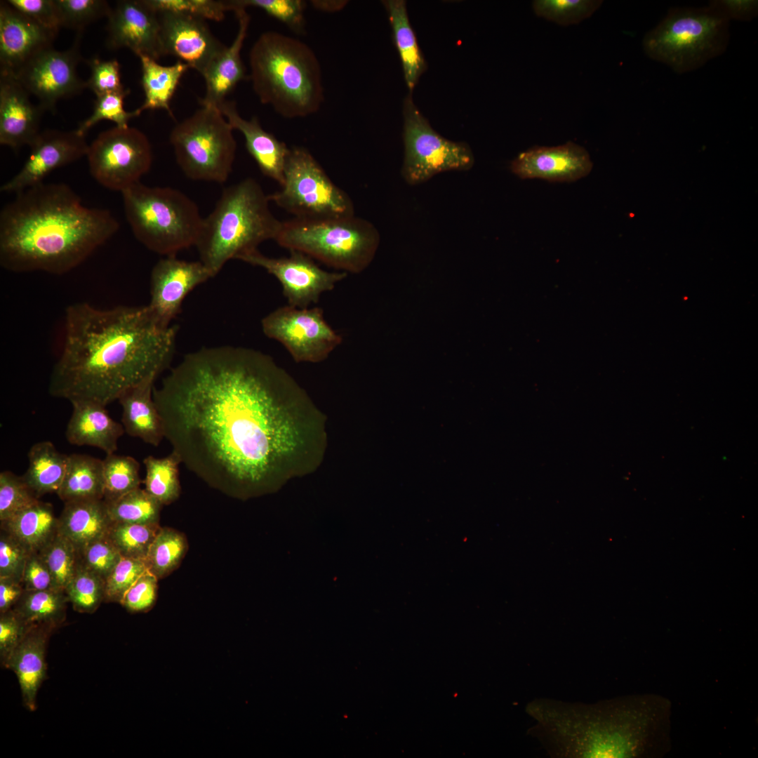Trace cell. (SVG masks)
<instances>
[{
  "label": "cell",
  "mask_w": 758,
  "mask_h": 758,
  "mask_svg": "<svg viewBox=\"0 0 758 758\" xmlns=\"http://www.w3.org/2000/svg\"><path fill=\"white\" fill-rule=\"evenodd\" d=\"M165 439L185 467L248 498L315 472L326 418L270 355L243 347L186 354L154 387Z\"/></svg>",
  "instance_id": "6da1fadb"
},
{
  "label": "cell",
  "mask_w": 758,
  "mask_h": 758,
  "mask_svg": "<svg viewBox=\"0 0 758 758\" xmlns=\"http://www.w3.org/2000/svg\"><path fill=\"white\" fill-rule=\"evenodd\" d=\"M62 347L48 392L105 406L170 365L177 327H164L147 305L98 308L87 302L67 307Z\"/></svg>",
  "instance_id": "7a4b0ae2"
},
{
  "label": "cell",
  "mask_w": 758,
  "mask_h": 758,
  "mask_svg": "<svg viewBox=\"0 0 758 758\" xmlns=\"http://www.w3.org/2000/svg\"><path fill=\"white\" fill-rule=\"evenodd\" d=\"M119 224L90 208L64 183L44 182L17 194L0 213V265L17 273L63 274L112 238Z\"/></svg>",
  "instance_id": "3957f363"
},
{
  "label": "cell",
  "mask_w": 758,
  "mask_h": 758,
  "mask_svg": "<svg viewBox=\"0 0 758 758\" xmlns=\"http://www.w3.org/2000/svg\"><path fill=\"white\" fill-rule=\"evenodd\" d=\"M527 733L554 758L659 755L669 740L670 703L654 696H627L595 703L535 698Z\"/></svg>",
  "instance_id": "277c9868"
},
{
  "label": "cell",
  "mask_w": 758,
  "mask_h": 758,
  "mask_svg": "<svg viewBox=\"0 0 758 758\" xmlns=\"http://www.w3.org/2000/svg\"><path fill=\"white\" fill-rule=\"evenodd\" d=\"M249 79L261 103L287 119L317 112L324 101L322 74L314 51L275 31L261 34L249 53Z\"/></svg>",
  "instance_id": "5b68a950"
},
{
  "label": "cell",
  "mask_w": 758,
  "mask_h": 758,
  "mask_svg": "<svg viewBox=\"0 0 758 758\" xmlns=\"http://www.w3.org/2000/svg\"><path fill=\"white\" fill-rule=\"evenodd\" d=\"M260 184L248 178L225 187L213 211L203 219L196 244L200 261L215 276L225 264L275 240L282 222L272 214Z\"/></svg>",
  "instance_id": "8992f818"
},
{
  "label": "cell",
  "mask_w": 758,
  "mask_h": 758,
  "mask_svg": "<svg viewBox=\"0 0 758 758\" xmlns=\"http://www.w3.org/2000/svg\"><path fill=\"white\" fill-rule=\"evenodd\" d=\"M133 235L149 250L165 256L196 246L203 219L196 203L181 191L140 182L121 192Z\"/></svg>",
  "instance_id": "52a82bcc"
},
{
  "label": "cell",
  "mask_w": 758,
  "mask_h": 758,
  "mask_svg": "<svg viewBox=\"0 0 758 758\" xmlns=\"http://www.w3.org/2000/svg\"><path fill=\"white\" fill-rule=\"evenodd\" d=\"M729 22L715 8L677 7L648 32L644 53L675 72L696 70L722 55L730 39Z\"/></svg>",
  "instance_id": "ba28073f"
},
{
  "label": "cell",
  "mask_w": 758,
  "mask_h": 758,
  "mask_svg": "<svg viewBox=\"0 0 758 758\" xmlns=\"http://www.w3.org/2000/svg\"><path fill=\"white\" fill-rule=\"evenodd\" d=\"M380 234L369 221L355 215L326 220L293 218L282 222L275 241L346 273H360L372 262Z\"/></svg>",
  "instance_id": "9c48e42d"
},
{
  "label": "cell",
  "mask_w": 758,
  "mask_h": 758,
  "mask_svg": "<svg viewBox=\"0 0 758 758\" xmlns=\"http://www.w3.org/2000/svg\"><path fill=\"white\" fill-rule=\"evenodd\" d=\"M233 130L220 109L212 107L202 106L178 123L170 142L185 175L194 180L225 182L237 149Z\"/></svg>",
  "instance_id": "30bf717a"
},
{
  "label": "cell",
  "mask_w": 758,
  "mask_h": 758,
  "mask_svg": "<svg viewBox=\"0 0 758 758\" xmlns=\"http://www.w3.org/2000/svg\"><path fill=\"white\" fill-rule=\"evenodd\" d=\"M280 190L270 201L300 220H326L354 215L350 196L329 178L321 165L303 147L290 149Z\"/></svg>",
  "instance_id": "8fae6325"
},
{
  "label": "cell",
  "mask_w": 758,
  "mask_h": 758,
  "mask_svg": "<svg viewBox=\"0 0 758 758\" xmlns=\"http://www.w3.org/2000/svg\"><path fill=\"white\" fill-rule=\"evenodd\" d=\"M404 156L401 175L410 185L422 184L440 173L469 171L474 164L470 145L445 138L414 104L411 93L404 101Z\"/></svg>",
  "instance_id": "7c38bea8"
},
{
  "label": "cell",
  "mask_w": 758,
  "mask_h": 758,
  "mask_svg": "<svg viewBox=\"0 0 758 758\" xmlns=\"http://www.w3.org/2000/svg\"><path fill=\"white\" fill-rule=\"evenodd\" d=\"M86 157L92 177L102 187L121 192L149 171L152 150L147 137L138 128L115 126L98 135Z\"/></svg>",
  "instance_id": "4fadbf2b"
},
{
  "label": "cell",
  "mask_w": 758,
  "mask_h": 758,
  "mask_svg": "<svg viewBox=\"0 0 758 758\" xmlns=\"http://www.w3.org/2000/svg\"><path fill=\"white\" fill-rule=\"evenodd\" d=\"M265 335L281 343L295 362L324 361L343 342L321 307H280L261 321Z\"/></svg>",
  "instance_id": "5bb4252c"
},
{
  "label": "cell",
  "mask_w": 758,
  "mask_h": 758,
  "mask_svg": "<svg viewBox=\"0 0 758 758\" xmlns=\"http://www.w3.org/2000/svg\"><path fill=\"white\" fill-rule=\"evenodd\" d=\"M81 32L73 45L59 51L48 48L27 62L13 76L29 93L39 100L44 110L53 111L58 101L81 93L86 88L77 67L82 60L79 51Z\"/></svg>",
  "instance_id": "9a60e30c"
},
{
  "label": "cell",
  "mask_w": 758,
  "mask_h": 758,
  "mask_svg": "<svg viewBox=\"0 0 758 758\" xmlns=\"http://www.w3.org/2000/svg\"><path fill=\"white\" fill-rule=\"evenodd\" d=\"M240 260L274 276L281 284L288 305L298 308L317 303L323 293L332 291L347 276L345 272L326 271L312 258L294 250H290L288 257L278 258L267 257L257 250Z\"/></svg>",
  "instance_id": "2e32d148"
},
{
  "label": "cell",
  "mask_w": 758,
  "mask_h": 758,
  "mask_svg": "<svg viewBox=\"0 0 758 758\" xmlns=\"http://www.w3.org/2000/svg\"><path fill=\"white\" fill-rule=\"evenodd\" d=\"M88 144L77 130L46 129L40 131L29 145L30 153L22 168L0 188L15 194L43 182L54 170L86 155Z\"/></svg>",
  "instance_id": "e0dca14e"
},
{
  "label": "cell",
  "mask_w": 758,
  "mask_h": 758,
  "mask_svg": "<svg viewBox=\"0 0 758 758\" xmlns=\"http://www.w3.org/2000/svg\"><path fill=\"white\" fill-rule=\"evenodd\" d=\"M164 55H171L201 75L227 48L204 19L186 13H159Z\"/></svg>",
  "instance_id": "ac0fdd59"
},
{
  "label": "cell",
  "mask_w": 758,
  "mask_h": 758,
  "mask_svg": "<svg viewBox=\"0 0 758 758\" xmlns=\"http://www.w3.org/2000/svg\"><path fill=\"white\" fill-rule=\"evenodd\" d=\"M213 277L199 261H185L166 256L154 266L150 275V300L147 306L157 322L171 326L187 294Z\"/></svg>",
  "instance_id": "d6986e66"
},
{
  "label": "cell",
  "mask_w": 758,
  "mask_h": 758,
  "mask_svg": "<svg viewBox=\"0 0 758 758\" xmlns=\"http://www.w3.org/2000/svg\"><path fill=\"white\" fill-rule=\"evenodd\" d=\"M107 18L109 48H127L136 55H145L155 60L164 55L158 14L142 0L117 1Z\"/></svg>",
  "instance_id": "ffe728a7"
},
{
  "label": "cell",
  "mask_w": 758,
  "mask_h": 758,
  "mask_svg": "<svg viewBox=\"0 0 758 758\" xmlns=\"http://www.w3.org/2000/svg\"><path fill=\"white\" fill-rule=\"evenodd\" d=\"M57 34L1 1L0 73L14 76L36 55L52 48Z\"/></svg>",
  "instance_id": "44dd1931"
},
{
  "label": "cell",
  "mask_w": 758,
  "mask_h": 758,
  "mask_svg": "<svg viewBox=\"0 0 758 758\" xmlns=\"http://www.w3.org/2000/svg\"><path fill=\"white\" fill-rule=\"evenodd\" d=\"M592 168L588 152L573 142L531 147L521 152L510 165L512 172L520 178L553 182L576 181L588 175Z\"/></svg>",
  "instance_id": "7402d4cb"
},
{
  "label": "cell",
  "mask_w": 758,
  "mask_h": 758,
  "mask_svg": "<svg viewBox=\"0 0 758 758\" xmlns=\"http://www.w3.org/2000/svg\"><path fill=\"white\" fill-rule=\"evenodd\" d=\"M29 93L13 76L0 73V144L18 149L39 133L44 109L34 105Z\"/></svg>",
  "instance_id": "603a6c76"
},
{
  "label": "cell",
  "mask_w": 758,
  "mask_h": 758,
  "mask_svg": "<svg viewBox=\"0 0 758 758\" xmlns=\"http://www.w3.org/2000/svg\"><path fill=\"white\" fill-rule=\"evenodd\" d=\"M218 109L232 128L243 134L246 147L262 174L281 185L290 149L272 133L265 131L256 117L249 120L242 118L234 102L225 100Z\"/></svg>",
  "instance_id": "cb8c5ba5"
},
{
  "label": "cell",
  "mask_w": 758,
  "mask_h": 758,
  "mask_svg": "<svg viewBox=\"0 0 758 758\" xmlns=\"http://www.w3.org/2000/svg\"><path fill=\"white\" fill-rule=\"evenodd\" d=\"M73 410L67 423L65 437L76 446H90L114 453L118 441L125 432L122 424L114 420L105 406L91 401L71 402Z\"/></svg>",
  "instance_id": "d4e9b609"
},
{
  "label": "cell",
  "mask_w": 758,
  "mask_h": 758,
  "mask_svg": "<svg viewBox=\"0 0 758 758\" xmlns=\"http://www.w3.org/2000/svg\"><path fill=\"white\" fill-rule=\"evenodd\" d=\"M234 11L239 22L236 37L202 74L206 84V93L200 100L201 106L218 108L237 84L247 79L241 51L247 35L250 16L244 8H237Z\"/></svg>",
  "instance_id": "484cf974"
},
{
  "label": "cell",
  "mask_w": 758,
  "mask_h": 758,
  "mask_svg": "<svg viewBox=\"0 0 758 758\" xmlns=\"http://www.w3.org/2000/svg\"><path fill=\"white\" fill-rule=\"evenodd\" d=\"M51 631L28 629L4 665L15 673L24 705L31 711L36 709L37 692L46 678L45 651Z\"/></svg>",
  "instance_id": "4316f807"
},
{
  "label": "cell",
  "mask_w": 758,
  "mask_h": 758,
  "mask_svg": "<svg viewBox=\"0 0 758 758\" xmlns=\"http://www.w3.org/2000/svg\"><path fill=\"white\" fill-rule=\"evenodd\" d=\"M155 378L148 379L125 392L119 399L121 424L131 437L154 446L165 438L162 418L153 398Z\"/></svg>",
  "instance_id": "83f0119b"
},
{
  "label": "cell",
  "mask_w": 758,
  "mask_h": 758,
  "mask_svg": "<svg viewBox=\"0 0 758 758\" xmlns=\"http://www.w3.org/2000/svg\"><path fill=\"white\" fill-rule=\"evenodd\" d=\"M104 499H84L65 503L58 518V532L77 552L107 536L112 524Z\"/></svg>",
  "instance_id": "f1b7e54d"
},
{
  "label": "cell",
  "mask_w": 758,
  "mask_h": 758,
  "mask_svg": "<svg viewBox=\"0 0 758 758\" xmlns=\"http://www.w3.org/2000/svg\"><path fill=\"white\" fill-rule=\"evenodd\" d=\"M1 528L29 552H39L57 534L58 518L52 505L39 500L1 521Z\"/></svg>",
  "instance_id": "f546056e"
},
{
  "label": "cell",
  "mask_w": 758,
  "mask_h": 758,
  "mask_svg": "<svg viewBox=\"0 0 758 758\" xmlns=\"http://www.w3.org/2000/svg\"><path fill=\"white\" fill-rule=\"evenodd\" d=\"M382 4L388 14L393 41L401 60L406 84L411 91L426 70L427 63L411 25L406 1L384 0Z\"/></svg>",
  "instance_id": "4dcf8cb0"
},
{
  "label": "cell",
  "mask_w": 758,
  "mask_h": 758,
  "mask_svg": "<svg viewBox=\"0 0 758 758\" xmlns=\"http://www.w3.org/2000/svg\"><path fill=\"white\" fill-rule=\"evenodd\" d=\"M137 56L141 62L145 101L135 109L136 112L139 116L146 109H164L173 117L170 101L189 66L180 60L172 65L164 66L147 55Z\"/></svg>",
  "instance_id": "1f68e13d"
},
{
  "label": "cell",
  "mask_w": 758,
  "mask_h": 758,
  "mask_svg": "<svg viewBox=\"0 0 758 758\" xmlns=\"http://www.w3.org/2000/svg\"><path fill=\"white\" fill-rule=\"evenodd\" d=\"M28 467L22 476L38 498L58 493L67 465L68 455L59 452L49 441L33 444L27 454Z\"/></svg>",
  "instance_id": "d6a6232c"
},
{
  "label": "cell",
  "mask_w": 758,
  "mask_h": 758,
  "mask_svg": "<svg viewBox=\"0 0 758 758\" xmlns=\"http://www.w3.org/2000/svg\"><path fill=\"white\" fill-rule=\"evenodd\" d=\"M103 462L79 453L68 455L66 472L57 493L64 502L103 499Z\"/></svg>",
  "instance_id": "836d02e7"
},
{
  "label": "cell",
  "mask_w": 758,
  "mask_h": 758,
  "mask_svg": "<svg viewBox=\"0 0 758 758\" xmlns=\"http://www.w3.org/2000/svg\"><path fill=\"white\" fill-rule=\"evenodd\" d=\"M67 601L66 593L58 590H25L12 609L27 629L52 630L65 620Z\"/></svg>",
  "instance_id": "e575fe53"
},
{
  "label": "cell",
  "mask_w": 758,
  "mask_h": 758,
  "mask_svg": "<svg viewBox=\"0 0 758 758\" xmlns=\"http://www.w3.org/2000/svg\"><path fill=\"white\" fill-rule=\"evenodd\" d=\"M145 491L162 505L175 502L180 494V456L173 451L164 458L148 456L143 460Z\"/></svg>",
  "instance_id": "d590c367"
},
{
  "label": "cell",
  "mask_w": 758,
  "mask_h": 758,
  "mask_svg": "<svg viewBox=\"0 0 758 758\" xmlns=\"http://www.w3.org/2000/svg\"><path fill=\"white\" fill-rule=\"evenodd\" d=\"M187 550V540L182 533L161 527L145 559L148 571L159 580L168 576L179 566Z\"/></svg>",
  "instance_id": "8d00e7d4"
},
{
  "label": "cell",
  "mask_w": 758,
  "mask_h": 758,
  "mask_svg": "<svg viewBox=\"0 0 758 758\" xmlns=\"http://www.w3.org/2000/svg\"><path fill=\"white\" fill-rule=\"evenodd\" d=\"M112 522L159 523L162 505L140 487L105 501Z\"/></svg>",
  "instance_id": "74e56055"
},
{
  "label": "cell",
  "mask_w": 758,
  "mask_h": 758,
  "mask_svg": "<svg viewBox=\"0 0 758 758\" xmlns=\"http://www.w3.org/2000/svg\"><path fill=\"white\" fill-rule=\"evenodd\" d=\"M103 462V499L114 500L140 488V464L129 456L106 455Z\"/></svg>",
  "instance_id": "f35d334b"
},
{
  "label": "cell",
  "mask_w": 758,
  "mask_h": 758,
  "mask_svg": "<svg viewBox=\"0 0 758 758\" xmlns=\"http://www.w3.org/2000/svg\"><path fill=\"white\" fill-rule=\"evenodd\" d=\"M161 527L159 523L112 522L107 537L121 557L145 561Z\"/></svg>",
  "instance_id": "ab89813d"
},
{
  "label": "cell",
  "mask_w": 758,
  "mask_h": 758,
  "mask_svg": "<svg viewBox=\"0 0 758 758\" xmlns=\"http://www.w3.org/2000/svg\"><path fill=\"white\" fill-rule=\"evenodd\" d=\"M39 553L51 573L55 588L65 592L78 566L77 549L58 532Z\"/></svg>",
  "instance_id": "60d3db41"
},
{
  "label": "cell",
  "mask_w": 758,
  "mask_h": 758,
  "mask_svg": "<svg viewBox=\"0 0 758 758\" xmlns=\"http://www.w3.org/2000/svg\"><path fill=\"white\" fill-rule=\"evenodd\" d=\"M602 3L601 0H535L532 8L539 18L569 26L590 18Z\"/></svg>",
  "instance_id": "b9f144b4"
},
{
  "label": "cell",
  "mask_w": 758,
  "mask_h": 758,
  "mask_svg": "<svg viewBox=\"0 0 758 758\" xmlns=\"http://www.w3.org/2000/svg\"><path fill=\"white\" fill-rule=\"evenodd\" d=\"M65 593L74 610L91 613L105 599V580L78 564Z\"/></svg>",
  "instance_id": "7bdbcfd3"
},
{
  "label": "cell",
  "mask_w": 758,
  "mask_h": 758,
  "mask_svg": "<svg viewBox=\"0 0 758 758\" xmlns=\"http://www.w3.org/2000/svg\"><path fill=\"white\" fill-rule=\"evenodd\" d=\"M61 27L81 32L94 21L108 17L112 8L103 0H54Z\"/></svg>",
  "instance_id": "ee69618b"
},
{
  "label": "cell",
  "mask_w": 758,
  "mask_h": 758,
  "mask_svg": "<svg viewBox=\"0 0 758 758\" xmlns=\"http://www.w3.org/2000/svg\"><path fill=\"white\" fill-rule=\"evenodd\" d=\"M232 11L258 8L284 23L296 34L305 32L306 3L301 0H232Z\"/></svg>",
  "instance_id": "f6af8a7d"
},
{
  "label": "cell",
  "mask_w": 758,
  "mask_h": 758,
  "mask_svg": "<svg viewBox=\"0 0 758 758\" xmlns=\"http://www.w3.org/2000/svg\"><path fill=\"white\" fill-rule=\"evenodd\" d=\"M129 93L130 91L126 88L96 96L93 113L79 124L76 129L78 133L85 136L91 128L102 120L111 121L119 128L128 127L129 120L138 116L135 110L126 112L124 108V99Z\"/></svg>",
  "instance_id": "bcb514c9"
},
{
  "label": "cell",
  "mask_w": 758,
  "mask_h": 758,
  "mask_svg": "<svg viewBox=\"0 0 758 758\" xmlns=\"http://www.w3.org/2000/svg\"><path fill=\"white\" fill-rule=\"evenodd\" d=\"M152 11L159 13L174 12L190 14L204 20L221 21L225 13L232 11L230 1L216 0H142Z\"/></svg>",
  "instance_id": "7dc6e473"
},
{
  "label": "cell",
  "mask_w": 758,
  "mask_h": 758,
  "mask_svg": "<svg viewBox=\"0 0 758 758\" xmlns=\"http://www.w3.org/2000/svg\"><path fill=\"white\" fill-rule=\"evenodd\" d=\"M39 500L23 479L11 471L0 473V520H7Z\"/></svg>",
  "instance_id": "c3c4849f"
},
{
  "label": "cell",
  "mask_w": 758,
  "mask_h": 758,
  "mask_svg": "<svg viewBox=\"0 0 758 758\" xmlns=\"http://www.w3.org/2000/svg\"><path fill=\"white\" fill-rule=\"evenodd\" d=\"M78 552V564L105 581L121 558L107 536L95 540Z\"/></svg>",
  "instance_id": "681fc988"
},
{
  "label": "cell",
  "mask_w": 758,
  "mask_h": 758,
  "mask_svg": "<svg viewBox=\"0 0 758 758\" xmlns=\"http://www.w3.org/2000/svg\"><path fill=\"white\" fill-rule=\"evenodd\" d=\"M147 568L144 560L121 557L105 581V599L119 602Z\"/></svg>",
  "instance_id": "f907efd6"
},
{
  "label": "cell",
  "mask_w": 758,
  "mask_h": 758,
  "mask_svg": "<svg viewBox=\"0 0 758 758\" xmlns=\"http://www.w3.org/2000/svg\"><path fill=\"white\" fill-rule=\"evenodd\" d=\"M86 62L91 69L86 86L96 96L126 89L121 81L120 65L117 60H102L93 58Z\"/></svg>",
  "instance_id": "816d5d0a"
},
{
  "label": "cell",
  "mask_w": 758,
  "mask_h": 758,
  "mask_svg": "<svg viewBox=\"0 0 758 758\" xmlns=\"http://www.w3.org/2000/svg\"><path fill=\"white\" fill-rule=\"evenodd\" d=\"M29 552L18 540L1 528L0 536V577L21 581Z\"/></svg>",
  "instance_id": "f5cc1de1"
},
{
  "label": "cell",
  "mask_w": 758,
  "mask_h": 758,
  "mask_svg": "<svg viewBox=\"0 0 758 758\" xmlns=\"http://www.w3.org/2000/svg\"><path fill=\"white\" fill-rule=\"evenodd\" d=\"M158 578L148 571L128 590L120 604L131 612H145L154 604Z\"/></svg>",
  "instance_id": "db71d44e"
},
{
  "label": "cell",
  "mask_w": 758,
  "mask_h": 758,
  "mask_svg": "<svg viewBox=\"0 0 758 758\" xmlns=\"http://www.w3.org/2000/svg\"><path fill=\"white\" fill-rule=\"evenodd\" d=\"M11 6L43 27L58 32L61 24L54 0H8Z\"/></svg>",
  "instance_id": "11a10c76"
},
{
  "label": "cell",
  "mask_w": 758,
  "mask_h": 758,
  "mask_svg": "<svg viewBox=\"0 0 758 758\" xmlns=\"http://www.w3.org/2000/svg\"><path fill=\"white\" fill-rule=\"evenodd\" d=\"M27 630L23 621L13 609L1 613L0 656L4 666Z\"/></svg>",
  "instance_id": "9f6ffc18"
},
{
  "label": "cell",
  "mask_w": 758,
  "mask_h": 758,
  "mask_svg": "<svg viewBox=\"0 0 758 758\" xmlns=\"http://www.w3.org/2000/svg\"><path fill=\"white\" fill-rule=\"evenodd\" d=\"M21 583L25 590L55 589L51 573L39 552H31L29 554Z\"/></svg>",
  "instance_id": "6f0895ef"
},
{
  "label": "cell",
  "mask_w": 758,
  "mask_h": 758,
  "mask_svg": "<svg viewBox=\"0 0 758 758\" xmlns=\"http://www.w3.org/2000/svg\"><path fill=\"white\" fill-rule=\"evenodd\" d=\"M710 6L715 8L729 21H750L758 14V1L754 0H714Z\"/></svg>",
  "instance_id": "680465c9"
},
{
  "label": "cell",
  "mask_w": 758,
  "mask_h": 758,
  "mask_svg": "<svg viewBox=\"0 0 758 758\" xmlns=\"http://www.w3.org/2000/svg\"><path fill=\"white\" fill-rule=\"evenodd\" d=\"M24 592L21 581L13 578L0 577V613L12 609Z\"/></svg>",
  "instance_id": "91938a15"
},
{
  "label": "cell",
  "mask_w": 758,
  "mask_h": 758,
  "mask_svg": "<svg viewBox=\"0 0 758 758\" xmlns=\"http://www.w3.org/2000/svg\"><path fill=\"white\" fill-rule=\"evenodd\" d=\"M314 8L327 12H334L341 10L347 3V1H312Z\"/></svg>",
  "instance_id": "94428289"
}]
</instances>
